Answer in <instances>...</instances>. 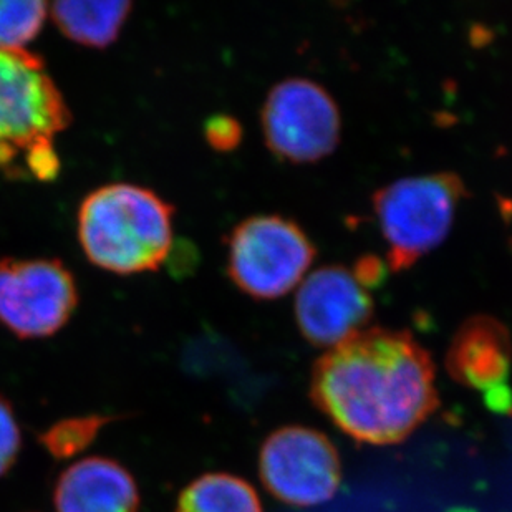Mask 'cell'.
I'll use <instances>...</instances> for the list:
<instances>
[{"label": "cell", "instance_id": "obj_13", "mask_svg": "<svg viewBox=\"0 0 512 512\" xmlns=\"http://www.w3.org/2000/svg\"><path fill=\"white\" fill-rule=\"evenodd\" d=\"M174 512H262L256 491L226 473L204 474L179 494Z\"/></svg>", "mask_w": 512, "mask_h": 512}, {"label": "cell", "instance_id": "obj_2", "mask_svg": "<svg viewBox=\"0 0 512 512\" xmlns=\"http://www.w3.org/2000/svg\"><path fill=\"white\" fill-rule=\"evenodd\" d=\"M72 121L42 58L0 50V179L54 181L55 138Z\"/></svg>", "mask_w": 512, "mask_h": 512}, {"label": "cell", "instance_id": "obj_14", "mask_svg": "<svg viewBox=\"0 0 512 512\" xmlns=\"http://www.w3.org/2000/svg\"><path fill=\"white\" fill-rule=\"evenodd\" d=\"M49 7L40 0H0V50H25L44 29Z\"/></svg>", "mask_w": 512, "mask_h": 512}, {"label": "cell", "instance_id": "obj_4", "mask_svg": "<svg viewBox=\"0 0 512 512\" xmlns=\"http://www.w3.org/2000/svg\"><path fill=\"white\" fill-rule=\"evenodd\" d=\"M466 196V184L453 171L401 178L378 189L373 209L388 244V269H410L440 246Z\"/></svg>", "mask_w": 512, "mask_h": 512}, {"label": "cell", "instance_id": "obj_12", "mask_svg": "<svg viewBox=\"0 0 512 512\" xmlns=\"http://www.w3.org/2000/svg\"><path fill=\"white\" fill-rule=\"evenodd\" d=\"M131 7L133 4L125 0H75L55 2L49 10L54 24L68 40L92 49H105L118 39Z\"/></svg>", "mask_w": 512, "mask_h": 512}, {"label": "cell", "instance_id": "obj_7", "mask_svg": "<svg viewBox=\"0 0 512 512\" xmlns=\"http://www.w3.org/2000/svg\"><path fill=\"white\" fill-rule=\"evenodd\" d=\"M78 290L55 259H0V324L19 339H47L72 319Z\"/></svg>", "mask_w": 512, "mask_h": 512}, {"label": "cell", "instance_id": "obj_17", "mask_svg": "<svg viewBox=\"0 0 512 512\" xmlns=\"http://www.w3.org/2000/svg\"><path fill=\"white\" fill-rule=\"evenodd\" d=\"M204 136L209 146L218 151H232L242 140V126L231 115H213L204 125Z\"/></svg>", "mask_w": 512, "mask_h": 512}, {"label": "cell", "instance_id": "obj_5", "mask_svg": "<svg viewBox=\"0 0 512 512\" xmlns=\"http://www.w3.org/2000/svg\"><path fill=\"white\" fill-rule=\"evenodd\" d=\"M317 249L307 232L281 214L244 219L228 237V276L252 299H279L302 281Z\"/></svg>", "mask_w": 512, "mask_h": 512}, {"label": "cell", "instance_id": "obj_10", "mask_svg": "<svg viewBox=\"0 0 512 512\" xmlns=\"http://www.w3.org/2000/svg\"><path fill=\"white\" fill-rule=\"evenodd\" d=\"M511 357V337L503 322L491 315H473L451 340L446 368L456 382L483 393L493 410L504 411L512 405Z\"/></svg>", "mask_w": 512, "mask_h": 512}, {"label": "cell", "instance_id": "obj_18", "mask_svg": "<svg viewBox=\"0 0 512 512\" xmlns=\"http://www.w3.org/2000/svg\"><path fill=\"white\" fill-rule=\"evenodd\" d=\"M353 277L363 289H380L388 277V266L383 262L382 257L375 254H363L358 257L352 271Z\"/></svg>", "mask_w": 512, "mask_h": 512}, {"label": "cell", "instance_id": "obj_6", "mask_svg": "<svg viewBox=\"0 0 512 512\" xmlns=\"http://www.w3.org/2000/svg\"><path fill=\"white\" fill-rule=\"evenodd\" d=\"M266 145L279 160L315 163L337 148L339 105L310 78H285L267 93L261 113Z\"/></svg>", "mask_w": 512, "mask_h": 512}, {"label": "cell", "instance_id": "obj_9", "mask_svg": "<svg viewBox=\"0 0 512 512\" xmlns=\"http://www.w3.org/2000/svg\"><path fill=\"white\" fill-rule=\"evenodd\" d=\"M373 299L340 264L319 267L295 294V320L305 339L317 347H335L363 330L372 319Z\"/></svg>", "mask_w": 512, "mask_h": 512}, {"label": "cell", "instance_id": "obj_1", "mask_svg": "<svg viewBox=\"0 0 512 512\" xmlns=\"http://www.w3.org/2000/svg\"><path fill=\"white\" fill-rule=\"evenodd\" d=\"M310 395L343 433L393 445L438 406L430 353L405 330L372 327L329 348L314 365Z\"/></svg>", "mask_w": 512, "mask_h": 512}, {"label": "cell", "instance_id": "obj_3", "mask_svg": "<svg viewBox=\"0 0 512 512\" xmlns=\"http://www.w3.org/2000/svg\"><path fill=\"white\" fill-rule=\"evenodd\" d=\"M174 208L138 184L97 188L78 208V241L93 266L118 276L160 269L170 256Z\"/></svg>", "mask_w": 512, "mask_h": 512}, {"label": "cell", "instance_id": "obj_8", "mask_svg": "<svg viewBox=\"0 0 512 512\" xmlns=\"http://www.w3.org/2000/svg\"><path fill=\"white\" fill-rule=\"evenodd\" d=\"M261 478L266 488L284 503L322 504L339 489V455L319 431L300 426L282 428L262 446Z\"/></svg>", "mask_w": 512, "mask_h": 512}, {"label": "cell", "instance_id": "obj_15", "mask_svg": "<svg viewBox=\"0 0 512 512\" xmlns=\"http://www.w3.org/2000/svg\"><path fill=\"white\" fill-rule=\"evenodd\" d=\"M115 418L102 415L67 418L50 426L39 436L40 445L55 459H67L87 450L103 426Z\"/></svg>", "mask_w": 512, "mask_h": 512}, {"label": "cell", "instance_id": "obj_11", "mask_svg": "<svg viewBox=\"0 0 512 512\" xmlns=\"http://www.w3.org/2000/svg\"><path fill=\"white\" fill-rule=\"evenodd\" d=\"M54 506L57 512H140V488L123 464L90 456L58 476Z\"/></svg>", "mask_w": 512, "mask_h": 512}, {"label": "cell", "instance_id": "obj_16", "mask_svg": "<svg viewBox=\"0 0 512 512\" xmlns=\"http://www.w3.org/2000/svg\"><path fill=\"white\" fill-rule=\"evenodd\" d=\"M22 450V433L14 406L0 395V478L17 463Z\"/></svg>", "mask_w": 512, "mask_h": 512}]
</instances>
